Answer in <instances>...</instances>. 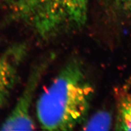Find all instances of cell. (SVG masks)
Listing matches in <instances>:
<instances>
[{"instance_id":"obj_1","label":"cell","mask_w":131,"mask_h":131,"mask_svg":"<svg viewBox=\"0 0 131 131\" xmlns=\"http://www.w3.org/2000/svg\"><path fill=\"white\" fill-rule=\"evenodd\" d=\"M93 94L81 63L70 60L37 101L36 114L41 127L72 130L86 119Z\"/></svg>"},{"instance_id":"obj_2","label":"cell","mask_w":131,"mask_h":131,"mask_svg":"<svg viewBox=\"0 0 131 131\" xmlns=\"http://www.w3.org/2000/svg\"><path fill=\"white\" fill-rule=\"evenodd\" d=\"M10 19L25 24L39 37L51 39L81 29L89 0H7Z\"/></svg>"},{"instance_id":"obj_3","label":"cell","mask_w":131,"mask_h":131,"mask_svg":"<svg viewBox=\"0 0 131 131\" xmlns=\"http://www.w3.org/2000/svg\"><path fill=\"white\" fill-rule=\"evenodd\" d=\"M50 58L35 66L31 72L23 91L14 107L1 125V130H33L36 124L30 114L34 95L42 76L50 63Z\"/></svg>"},{"instance_id":"obj_4","label":"cell","mask_w":131,"mask_h":131,"mask_svg":"<svg viewBox=\"0 0 131 131\" xmlns=\"http://www.w3.org/2000/svg\"><path fill=\"white\" fill-rule=\"evenodd\" d=\"M27 50L25 44H16L0 55V109L7 102L15 86Z\"/></svg>"},{"instance_id":"obj_5","label":"cell","mask_w":131,"mask_h":131,"mask_svg":"<svg viewBox=\"0 0 131 131\" xmlns=\"http://www.w3.org/2000/svg\"><path fill=\"white\" fill-rule=\"evenodd\" d=\"M116 129L131 130V94H121L117 100Z\"/></svg>"},{"instance_id":"obj_6","label":"cell","mask_w":131,"mask_h":131,"mask_svg":"<svg viewBox=\"0 0 131 131\" xmlns=\"http://www.w3.org/2000/svg\"><path fill=\"white\" fill-rule=\"evenodd\" d=\"M111 124L110 115L104 111L96 113L86 123L84 130H108Z\"/></svg>"},{"instance_id":"obj_7","label":"cell","mask_w":131,"mask_h":131,"mask_svg":"<svg viewBox=\"0 0 131 131\" xmlns=\"http://www.w3.org/2000/svg\"><path fill=\"white\" fill-rule=\"evenodd\" d=\"M127 2L131 8V0H127Z\"/></svg>"}]
</instances>
